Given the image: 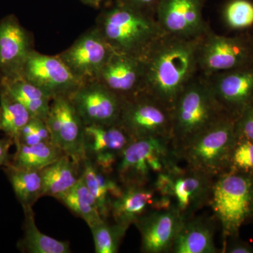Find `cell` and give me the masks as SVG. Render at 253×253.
<instances>
[{"mask_svg":"<svg viewBox=\"0 0 253 253\" xmlns=\"http://www.w3.org/2000/svg\"><path fill=\"white\" fill-rule=\"evenodd\" d=\"M202 37L187 39L165 34L156 41L141 59L142 93L172 111L184 88L199 74L198 48Z\"/></svg>","mask_w":253,"mask_h":253,"instance_id":"1","label":"cell"},{"mask_svg":"<svg viewBox=\"0 0 253 253\" xmlns=\"http://www.w3.org/2000/svg\"><path fill=\"white\" fill-rule=\"evenodd\" d=\"M94 26L114 52L139 59L166 34L156 16L116 1L101 11Z\"/></svg>","mask_w":253,"mask_h":253,"instance_id":"2","label":"cell"},{"mask_svg":"<svg viewBox=\"0 0 253 253\" xmlns=\"http://www.w3.org/2000/svg\"><path fill=\"white\" fill-rule=\"evenodd\" d=\"M172 116V141L177 151L227 115L214 99L206 78L199 74L179 95Z\"/></svg>","mask_w":253,"mask_h":253,"instance_id":"3","label":"cell"},{"mask_svg":"<svg viewBox=\"0 0 253 253\" xmlns=\"http://www.w3.org/2000/svg\"><path fill=\"white\" fill-rule=\"evenodd\" d=\"M179 163L171 138L136 139L120 156L114 175L122 186L149 185L158 174L171 170Z\"/></svg>","mask_w":253,"mask_h":253,"instance_id":"4","label":"cell"},{"mask_svg":"<svg viewBox=\"0 0 253 253\" xmlns=\"http://www.w3.org/2000/svg\"><path fill=\"white\" fill-rule=\"evenodd\" d=\"M236 118L225 116L176 151L179 161L215 179L229 169L237 136Z\"/></svg>","mask_w":253,"mask_h":253,"instance_id":"5","label":"cell"},{"mask_svg":"<svg viewBox=\"0 0 253 253\" xmlns=\"http://www.w3.org/2000/svg\"><path fill=\"white\" fill-rule=\"evenodd\" d=\"M253 195V174L229 170L214 179L209 206L221 225L222 246L249 220Z\"/></svg>","mask_w":253,"mask_h":253,"instance_id":"6","label":"cell"},{"mask_svg":"<svg viewBox=\"0 0 253 253\" xmlns=\"http://www.w3.org/2000/svg\"><path fill=\"white\" fill-rule=\"evenodd\" d=\"M197 58L199 73L205 78L250 64L253 63V36H221L210 30L200 41Z\"/></svg>","mask_w":253,"mask_h":253,"instance_id":"7","label":"cell"},{"mask_svg":"<svg viewBox=\"0 0 253 253\" xmlns=\"http://www.w3.org/2000/svg\"><path fill=\"white\" fill-rule=\"evenodd\" d=\"M118 123L133 140L172 139V111L145 93L124 101Z\"/></svg>","mask_w":253,"mask_h":253,"instance_id":"8","label":"cell"},{"mask_svg":"<svg viewBox=\"0 0 253 253\" xmlns=\"http://www.w3.org/2000/svg\"><path fill=\"white\" fill-rule=\"evenodd\" d=\"M51 141L76 162L86 159L85 126L68 96L53 98L46 119Z\"/></svg>","mask_w":253,"mask_h":253,"instance_id":"9","label":"cell"},{"mask_svg":"<svg viewBox=\"0 0 253 253\" xmlns=\"http://www.w3.org/2000/svg\"><path fill=\"white\" fill-rule=\"evenodd\" d=\"M114 53L97 28H91L58 54L81 83L96 81Z\"/></svg>","mask_w":253,"mask_h":253,"instance_id":"10","label":"cell"},{"mask_svg":"<svg viewBox=\"0 0 253 253\" xmlns=\"http://www.w3.org/2000/svg\"><path fill=\"white\" fill-rule=\"evenodd\" d=\"M68 97L85 126L119 122L124 101L97 81L82 83Z\"/></svg>","mask_w":253,"mask_h":253,"instance_id":"11","label":"cell"},{"mask_svg":"<svg viewBox=\"0 0 253 253\" xmlns=\"http://www.w3.org/2000/svg\"><path fill=\"white\" fill-rule=\"evenodd\" d=\"M51 98L70 96L82 84L59 56H49L33 50L21 76Z\"/></svg>","mask_w":253,"mask_h":253,"instance_id":"12","label":"cell"},{"mask_svg":"<svg viewBox=\"0 0 253 253\" xmlns=\"http://www.w3.org/2000/svg\"><path fill=\"white\" fill-rule=\"evenodd\" d=\"M206 79L214 99L227 116L236 118L253 104V63Z\"/></svg>","mask_w":253,"mask_h":253,"instance_id":"13","label":"cell"},{"mask_svg":"<svg viewBox=\"0 0 253 253\" xmlns=\"http://www.w3.org/2000/svg\"><path fill=\"white\" fill-rule=\"evenodd\" d=\"M205 0H160L156 20L166 34L178 38H200L211 30L204 17Z\"/></svg>","mask_w":253,"mask_h":253,"instance_id":"14","label":"cell"},{"mask_svg":"<svg viewBox=\"0 0 253 253\" xmlns=\"http://www.w3.org/2000/svg\"><path fill=\"white\" fill-rule=\"evenodd\" d=\"M183 221L174 204L153 208L138 218L134 224L140 233L141 252L171 253Z\"/></svg>","mask_w":253,"mask_h":253,"instance_id":"15","label":"cell"},{"mask_svg":"<svg viewBox=\"0 0 253 253\" xmlns=\"http://www.w3.org/2000/svg\"><path fill=\"white\" fill-rule=\"evenodd\" d=\"M33 48L31 33L17 17L9 15L0 21V81L21 76Z\"/></svg>","mask_w":253,"mask_h":253,"instance_id":"16","label":"cell"},{"mask_svg":"<svg viewBox=\"0 0 253 253\" xmlns=\"http://www.w3.org/2000/svg\"><path fill=\"white\" fill-rule=\"evenodd\" d=\"M132 141L119 123L85 126L86 158L104 172L114 174L118 158Z\"/></svg>","mask_w":253,"mask_h":253,"instance_id":"17","label":"cell"},{"mask_svg":"<svg viewBox=\"0 0 253 253\" xmlns=\"http://www.w3.org/2000/svg\"><path fill=\"white\" fill-rule=\"evenodd\" d=\"M172 199L183 219L209 206L214 178L180 164L173 169Z\"/></svg>","mask_w":253,"mask_h":253,"instance_id":"18","label":"cell"},{"mask_svg":"<svg viewBox=\"0 0 253 253\" xmlns=\"http://www.w3.org/2000/svg\"><path fill=\"white\" fill-rule=\"evenodd\" d=\"M96 81L123 101L130 99L143 92L142 60L114 52L101 70Z\"/></svg>","mask_w":253,"mask_h":253,"instance_id":"19","label":"cell"},{"mask_svg":"<svg viewBox=\"0 0 253 253\" xmlns=\"http://www.w3.org/2000/svg\"><path fill=\"white\" fill-rule=\"evenodd\" d=\"M123 186L122 193L111 204V216L114 222L129 227L154 208L157 194L151 184Z\"/></svg>","mask_w":253,"mask_h":253,"instance_id":"20","label":"cell"},{"mask_svg":"<svg viewBox=\"0 0 253 253\" xmlns=\"http://www.w3.org/2000/svg\"><path fill=\"white\" fill-rule=\"evenodd\" d=\"M214 226L212 219L196 216L184 219L175 241L172 253H217L214 244Z\"/></svg>","mask_w":253,"mask_h":253,"instance_id":"21","label":"cell"},{"mask_svg":"<svg viewBox=\"0 0 253 253\" xmlns=\"http://www.w3.org/2000/svg\"><path fill=\"white\" fill-rule=\"evenodd\" d=\"M81 177L94 196L101 217L107 220L113 200L122 193V184L114 174L104 172L86 158L82 163Z\"/></svg>","mask_w":253,"mask_h":253,"instance_id":"22","label":"cell"},{"mask_svg":"<svg viewBox=\"0 0 253 253\" xmlns=\"http://www.w3.org/2000/svg\"><path fill=\"white\" fill-rule=\"evenodd\" d=\"M82 164L63 155L54 163L41 171L42 180V196L56 199L64 194L81 179Z\"/></svg>","mask_w":253,"mask_h":253,"instance_id":"23","label":"cell"},{"mask_svg":"<svg viewBox=\"0 0 253 253\" xmlns=\"http://www.w3.org/2000/svg\"><path fill=\"white\" fill-rule=\"evenodd\" d=\"M24 213L23 236L18 241V249L28 253H70V244L43 234L38 229L33 207L23 208Z\"/></svg>","mask_w":253,"mask_h":253,"instance_id":"24","label":"cell"},{"mask_svg":"<svg viewBox=\"0 0 253 253\" xmlns=\"http://www.w3.org/2000/svg\"><path fill=\"white\" fill-rule=\"evenodd\" d=\"M0 84L27 109L32 117L46 121L52 98L45 91L22 76L0 81Z\"/></svg>","mask_w":253,"mask_h":253,"instance_id":"25","label":"cell"},{"mask_svg":"<svg viewBox=\"0 0 253 253\" xmlns=\"http://www.w3.org/2000/svg\"><path fill=\"white\" fill-rule=\"evenodd\" d=\"M3 169L22 208L33 207L37 201L42 197L41 171L16 167L11 163Z\"/></svg>","mask_w":253,"mask_h":253,"instance_id":"26","label":"cell"},{"mask_svg":"<svg viewBox=\"0 0 253 253\" xmlns=\"http://www.w3.org/2000/svg\"><path fill=\"white\" fill-rule=\"evenodd\" d=\"M56 199L62 203L73 214L82 218L89 228L105 220L100 214L94 196L81 176L76 185Z\"/></svg>","mask_w":253,"mask_h":253,"instance_id":"27","label":"cell"},{"mask_svg":"<svg viewBox=\"0 0 253 253\" xmlns=\"http://www.w3.org/2000/svg\"><path fill=\"white\" fill-rule=\"evenodd\" d=\"M11 164L18 168L41 171L65 155L52 142L33 145L16 144Z\"/></svg>","mask_w":253,"mask_h":253,"instance_id":"28","label":"cell"},{"mask_svg":"<svg viewBox=\"0 0 253 253\" xmlns=\"http://www.w3.org/2000/svg\"><path fill=\"white\" fill-rule=\"evenodd\" d=\"M32 118L27 109L0 84V131L12 139L15 144Z\"/></svg>","mask_w":253,"mask_h":253,"instance_id":"29","label":"cell"},{"mask_svg":"<svg viewBox=\"0 0 253 253\" xmlns=\"http://www.w3.org/2000/svg\"><path fill=\"white\" fill-rule=\"evenodd\" d=\"M129 227L103 220L90 227L94 239L95 253H116Z\"/></svg>","mask_w":253,"mask_h":253,"instance_id":"30","label":"cell"},{"mask_svg":"<svg viewBox=\"0 0 253 253\" xmlns=\"http://www.w3.org/2000/svg\"><path fill=\"white\" fill-rule=\"evenodd\" d=\"M222 18L228 28L243 31L253 26L252 0H229L222 9Z\"/></svg>","mask_w":253,"mask_h":253,"instance_id":"31","label":"cell"},{"mask_svg":"<svg viewBox=\"0 0 253 253\" xmlns=\"http://www.w3.org/2000/svg\"><path fill=\"white\" fill-rule=\"evenodd\" d=\"M229 170L253 174V141L237 138L231 152Z\"/></svg>","mask_w":253,"mask_h":253,"instance_id":"32","label":"cell"},{"mask_svg":"<svg viewBox=\"0 0 253 253\" xmlns=\"http://www.w3.org/2000/svg\"><path fill=\"white\" fill-rule=\"evenodd\" d=\"M49 141H51V135L46 121L32 118L23 128L15 144L33 145Z\"/></svg>","mask_w":253,"mask_h":253,"instance_id":"33","label":"cell"},{"mask_svg":"<svg viewBox=\"0 0 253 253\" xmlns=\"http://www.w3.org/2000/svg\"><path fill=\"white\" fill-rule=\"evenodd\" d=\"M235 129L237 138L253 141V103L236 118Z\"/></svg>","mask_w":253,"mask_h":253,"instance_id":"34","label":"cell"},{"mask_svg":"<svg viewBox=\"0 0 253 253\" xmlns=\"http://www.w3.org/2000/svg\"><path fill=\"white\" fill-rule=\"evenodd\" d=\"M160 0H114L116 2L126 5L133 9L155 16Z\"/></svg>","mask_w":253,"mask_h":253,"instance_id":"35","label":"cell"},{"mask_svg":"<svg viewBox=\"0 0 253 253\" xmlns=\"http://www.w3.org/2000/svg\"><path fill=\"white\" fill-rule=\"evenodd\" d=\"M221 251V253H253V247L237 236L228 239Z\"/></svg>","mask_w":253,"mask_h":253,"instance_id":"36","label":"cell"},{"mask_svg":"<svg viewBox=\"0 0 253 253\" xmlns=\"http://www.w3.org/2000/svg\"><path fill=\"white\" fill-rule=\"evenodd\" d=\"M12 145H14V140L8 136L0 139V168L11 163L12 156L9 154V149Z\"/></svg>","mask_w":253,"mask_h":253,"instance_id":"37","label":"cell"},{"mask_svg":"<svg viewBox=\"0 0 253 253\" xmlns=\"http://www.w3.org/2000/svg\"><path fill=\"white\" fill-rule=\"evenodd\" d=\"M82 2L94 9H99L106 0H81Z\"/></svg>","mask_w":253,"mask_h":253,"instance_id":"38","label":"cell"},{"mask_svg":"<svg viewBox=\"0 0 253 253\" xmlns=\"http://www.w3.org/2000/svg\"><path fill=\"white\" fill-rule=\"evenodd\" d=\"M248 221H251V222L253 223V195L252 204H251V212H250L249 220H248Z\"/></svg>","mask_w":253,"mask_h":253,"instance_id":"39","label":"cell"},{"mask_svg":"<svg viewBox=\"0 0 253 253\" xmlns=\"http://www.w3.org/2000/svg\"><path fill=\"white\" fill-rule=\"evenodd\" d=\"M252 1H253V0H252Z\"/></svg>","mask_w":253,"mask_h":253,"instance_id":"40","label":"cell"}]
</instances>
